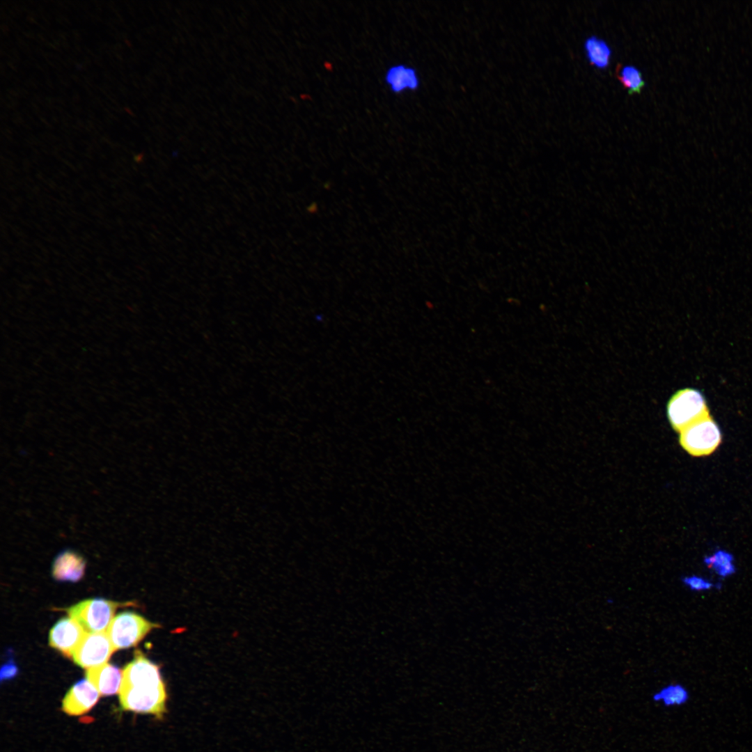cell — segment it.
I'll use <instances>...</instances> for the list:
<instances>
[{"mask_svg":"<svg viewBox=\"0 0 752 752\" xmlns=\"http://www.w3.org/2000/svg\"><path fill=\"white\" fill-rule=\"evenodd\" d=\"M160 626L132 612L116 616L106 632L116 650L133 647L152 629Z\"/></svg>","mask_w":752,"mask_h":752,"instance_id":"obj_5","label":"cell"},{"mask_svg":"<svg viewBox=\"0 0 752 752\" xmlns=\"http://www.w3.org/2000/svg\"><path fill=\"white\" fill-rule=\"evenodd\" d=\"M115 651L106 631L86 632L73 652L72 658L76 664L88 669L107 663Z\"/></svg>","mask_w":752,"mask_h":752,"instance_id":"obj_6","label":"cell"},{"mask_svg":"<svg viewBox=\"0 0 752 752\" xmlns=\"http://www.w3.org/2000/svg\"><path fill=\"white\" fill-rule=\"evenodd\" d=\"M682 583L694 592H705L713 588H720L719 583H714L710 579L696 574L685 576L682 579Z\"/></svg>","mask_w":752,"mask_h":752,"instance_id":"obj_16","label":"cell"},{"mask_svg":"<svg viewBox=\"0 0 752 752\" xmlns=\"http://www.w3.org/2000/svg\"><path fill=\"white\" fill-rule=\"evenodd\" d=\"M86 563L84 558L77 552L65 550L55 558L52 574L58 581H77L84 576Z\"/></svg>","mask_w":752,"mask_h":752,"instance_id":"obj_10","label":"cell"},{"mask_svg":"<svg viewBox=\"0 0 752 752\" xmlns=\"http://www.w3.org/2000/svg\"><path fill=\"white\" fill-rule=\"evenodd\" d=\"M668 419L673 429H682L710 414L706 400L698 389L685 388L676 391L666 406Z\"/></svg>","mask_w":752,"mask_h":752,"instance_id":"obj_2","label":"cell"},{"mask_svg":"<svg viewBox=\"0 0 752 752\" xmlns=\"http://www.w3.org/2000/svg\"><path fill=\"white\" fill-rule=\"evenodd\" d=\"M100 693L87 680L75 684L62 700V710L70 716H79L90 711L97 703Z\"/></svg>","mask_w":752,"mask_h":752,"instance_id":"obj_8","label":"cell"},{"mask_svg":"<svg viewBox=\"0 0 752 752\" xmlns=\"http://www.w3.org/2000/svg\"><path fill=\"white\" fill-rule=\"evenodd\" d=\"M689 699L688 690L680 684H668L653 695L655 701H662L667 707L684 705Z\"/></svg>","mask_w":752,"mask_h":752,"instance_id":"obj_15","label":"cell"},{"mask_svg":"<svg viewBox=\"0 0 752 752\" xmlns=\"http://www.w3.org/2000/svg\"><path fill=\"white\" fill-rule=\"evenodd\" d=\"M679 433L680 446L695 457L710 455L721 441V430L710 414L692 423Z\"/></svg>","mask_w":752,"mask_h":752,"instance_id":"obj_3","label":"cell"},{"mask_svg":"<svg viewBox=\"0 0 752 752\" xmlns=\"http://www.w3.org/2000/svg\"><path fill=\"white\" fill-rule=\"evenodd\" d=\"M704 563L721 578H728L736 572L733 556L725 550H717L704 558Z\"/></svg>","mask_w":752,"mask_h":752,"instance_id":"obj_13","label":"cell"},{"mask_svg":"<svg viewBox=\"0 0 752 752\" xmlns=\"http://www.w3.org/2000/svg\"><path fill=\"white\" fill-rule=\"evenodd\" d=\"M386 81L392 91L398 93L406 88L416 89L418 80L416 72L404 65H396L389 68L386 75Z\"/></svg>","mask_w":752,"mask_h":752,"instance_id":"obj_11","label":"cell"},{"mask_svg":"<svg viewBox=\"0 0 752 752\" xmlns=\"http://www.w3.org/2000/svg\"><path fill=\"white\" fill-rule=\"evenodd\" d=\"M86 677L101 696H111L119 693L123 670L105 663L87 669Z\"/></svg>","mask_w":752,"mask_h":752,"instance_id":"obj_9","label":"cell"},{"mask_svg":"<svg viewBox=\"0 0 752 752\" xmlns=\"http://www.w3.org/2000/svg\"><path fill=\"white\" fill-rule=\"evenodd\" d=\"M17 673V668L13 662L5 664L1 671V680L13 678Z\"/></svg>","mask_w":752,"mask_h":752,"instance_id":"obj_17","label":"cell"},{"mask_svg":"<svg viewBox=\"0 0 752 752\" xmlns=\"http://www.w3.org/2000/svg\"><path fill=\"white\" fill-rule=\"evenodd\" d=\"M584 47L587 58L593 65L602 69L609 65L611 50L604 40L595 36H590L586 40Z\"/></svg>","mask_w":752,"mask_h":752,"instance_id":"obj_12","label":"cell"},{"mask_svg":"<svg viewBox=\"0 0 752 752\" xmlns=\"http://www.w3.org/2000/svg\"><path fill=\"white\" fill-rule=\"evenodd\" d=\"M132 603H118L101 598L84 600L66 609L69 616L77 621L87 632L107 630L116 610Z\"/></svg>","mask_w":752,"mask_h":752,"instance_id":"obj_4","label":"cell"},{"mask_svg":"<svg viewBox=\"0 0 752 752\" xmlns=\"http://www.w3.org/2000/svg\"><path fill=\"white\" fill-rule=\"evenodd\" d=\"M616 75L629 95L641 93L645 84L641 71L632 65L618 63Z\"/></svg>","mask_w":752,"mask_h":752,"instance_id":"obj_14","label":"cell"},{"mask_svg":"<svg viewBox=\"0 0 752 752\" xmlns=\"http://www.w3.org/2000/svg\"><path fill=\"white\" fill-rule=\"evenodd\" d=\"M169 695L159 666L140 650L123 670L119 691L123 710L150 714L162 720L167 713Z\"/></svg>","mask_w":752,"mask_h":752,"instance_id":"obj_1","label":"cell"},{"mask_svg":"<svg viewBox=\"0 0 752 752\" xmlns=\"http://www.w3.org/2000/svg\"><path fill=\"white\" fill-rule=\"evenodd\" d=\"M86 632L75 619L63 618L51 629L49 643L52 648L70 658Z\"/></svg>","mask_w":752,"mask_h":752,"instance_id":"obj_7","label":"cell"}]
</instances>
